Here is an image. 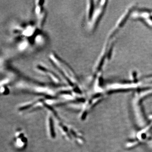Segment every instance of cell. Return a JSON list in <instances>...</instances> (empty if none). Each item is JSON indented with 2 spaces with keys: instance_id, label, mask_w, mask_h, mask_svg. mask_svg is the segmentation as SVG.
Returning <instances> with one entry per match:
<instances>
[{
  "instance_id": "1",
  "label": "cell",
  "mask_w": 152,
  "mask_h": 152,
  "mask_svg": "<svg viewBox=\"0 0 152 152\" xmlns=\"http://www.w3.org/2000/svg\"><path fill=\"white\" fill-rule=\"evenodd\" d=\"M50 58L54 66L57 68L61 75L69 84L72 85H75V84H78V80L75 74L67 64L55 54H50Z\"/></svg>"
},
{
  "instance_id": "2",
  "label": "cell",
  "mask_w": 152,
  "mask_h": 152,
  "mask_svg": "<svg viewBox=\"0 0 152 152\" xmlns=\"http://www.w3.org/2000/svg\"><path fill=\"white\" fill-rule=\"evenodd\" d=\"M107 2V1H99V4L95 7L93 16L88 23L90 29L92 31L97 27L99 23L103 17L108 5Z\"/></svg>"
},
{
  "instance_id": "3",
  "label": "cell",
  "mask_w": 152,
  "mask_h": 152,
  "mask_svg": "<svg viewBox=\"0 0 152 152\" xmlns=\"http://www.w3.org/2000/svg\"><path fill=\"white\" fill-rule=\"evenodd\" d=\"M44 1H38L36 3V12L37 16L38 26L41 27L43 24L45 18V12L43 7Z\"/></svg>"
}]
</instances>
